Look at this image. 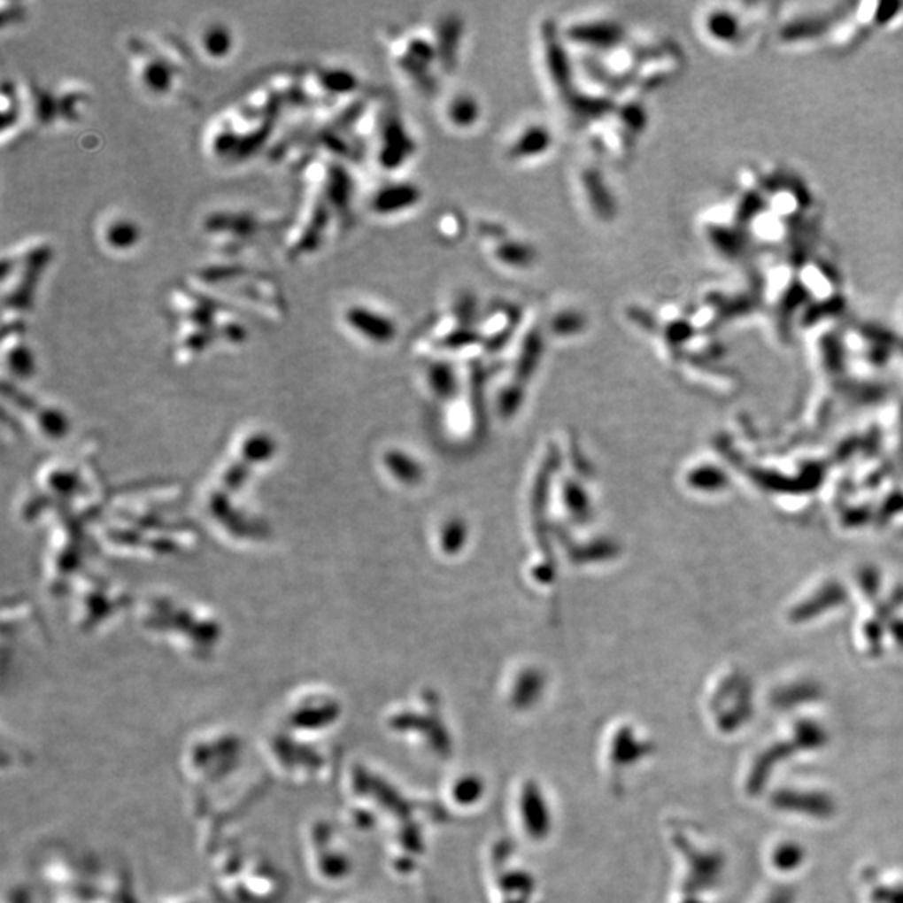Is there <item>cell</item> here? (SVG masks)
I'll use <instances>...</instances> for the list:
<instances>
[{
	"label": "cell",
	"instance_id": "obj_1",
	"mask_svg": "<svg viewBox=\"0 0 903 903\" xmlns=\"http://www.w3.org/2000/svg\"><path fill=\"white\" fill-rule=\"evenodd\" d=\"M135 82L150 97L174 96L188 74L186 60L167 45L135 39L129 47Z\"/></svg>",
	"mask_w": 903,
	"mask_h": 903
},
{
	"label": "cell",
	"instance_id": "obj_2",
	"mask_svg": "<svg viewBox=\"0 0 903 903\" xmlns=\"http://www.w3.org/2000/svg\"><path fill=\"white\" fill-rule=\"evenodd\" d=\"M52 258L49 244L41 243L27 251H12L4 255V308L5 313L12 310L29 312L35 300V291L41 286L42 274Z\"/></svg>",
	"mask_w": 903,
	"mask_h": 903
},
{
	"label": "cell",
	"instance_id": "obj_3",
	"mask_svg": "<svg viewBox=\"0 0 903 903\" xmlns=\"http://www.w3.org/2000/svg\"><path fill=\"white\" fill-rule=\"evenodd\" d=\"M542 49L544 62L547 74L551 77L552 86L557 92L567 101L577 92L574 89V71L572 62L566 47L562 44L556 26L552 22H545L542 26Z\"/></svg>",
	"mask_w": 903,
	"mask_h": 903
},
{
	"label": "cell",
	"instance_id": "obj_4",
	"mask_svg": "<svg viewBox=\"0 0 903 903\" xmlns=\"http://www.w3.org/2000/svg\"><path fill=\"white\" fill-rule=\"evenodd\" d=\"M342 320L350 330L355 331L360 338L375 345L391 343L397 336V325L390 316L378 312L368 305L361 303L348 305L342 313Z\"/></svg>",
	"mask_w": 903,
	"mask_h": 903
},
{
	"label": "cell",
	"instance_id": "obj_5",
	"mask_svg": "<svg viewBox=\"0 0 903 903\" xmlns=\"http://www.w3.org/2000/svg\"><path fill=\"white\" fill-rule=\"evenodd\" d=\"M143 226L126 212H114L101 220L97 226V240L111 255H129L143 243Z\"/></svg>",
	"mask_w": 903,
	"mask_h": 903
},
{
	"label": "cell",
	"instance_id": "obj_6",
	"mask_svg": "<svg viewBox=\"0 0 903 903\" xmlns=\"http://www.w3.org/2000/svg\"><path fill=\"white\" fill-rule=\"evenodd\" d=\"M417 143L408 129L395 114H389L380 129V148L376 152L378 163L385 169H398L415 154Z\"/></svg>",
	"mask_w": 903,
	"mask_h": 903
},
{
	"label": "cell",
	"instance_id": "obj_7",
	"mask_svg": "<svg viewBox=\"0 0 903 903\" xmlns=\"http://www.w3.org/2000/svg\"><path fill=\"white\" fill-rule=\"evenodd\" d=\"M566 35L574 44L584 45L596 50H611L622 44L626 39V29L616 20L596 19L574 24L566 32Z\"/></svg>",
	"mask_w": 903,
	"mask_h": 903
},
{
	"label": "cell",
	"instance_id": "obj_8",
	"mask_svg": "<svg viewBox=\"0 0 903 903\" xmlns=\"http://www.w3.org/2000/svg\"><path fill=\"white\" fill-rule=\"evenodd\" d=\"M196 45L201 56L211 62H225L236 50V34L229 24L220 19L206 22L196 34Z\"/></svg>",
	"mask_w": 903,
	"mask_h": 903
},
{
	"label": "cell",
	"instance_id": "obj_9",
	"mask_svg": "<svg viewBox=\"0 0 903 903\" xmlns=\"http://www.w3.org/2000/svg\"><path fill=\"white\" fill-rule=\"evenodd\" d=\"M421 189L408 181L383 184L370 197V210L378 216H391L412 210L421 203Z\"/></svg>",
	"mask_w": 903,
	"mask_h": 903
},
{
	"label": "cell",
	"instance_id": "obj_10",
	"mask_svg": "<svg viewBox=\"0 0 903 903\" xmlns=\"http://www.w3.org/2000/svg\"><path fill=\"white\" fill-rule=\"evenodd\" d=\"M581 184L592 212L602 221L614 220L617 214L616 199L601 171L592 166L586 167L581 173Z\"/></svg>",
	"mask_w": 903,
	"mask_h": 903
},
{
	"label": "cell",
	"instance_id": "obj_11",
	"mask_svg": "<svg viewBox=\"0 0 903 903\" xmlns=\"http://www.w3.org/2000/svg\"><path fill=\"white\" fill-rule=\"evenodd\" d=\"M552 143L554 137L551 129H547L544 124H530L512 141L507 156L513 161L539 158L552 148Z\"/></svg>",
	"mask_w": 903,
	"mask_h": 903
},
{
	"label": "cell",
	"instance_id": "obj_12",
	"mask_svg": "<svg viewBox=\"0 0 903 903\" xmlns=\"http://www.w3.org/2000/svg\"><path fill=\"white\" fill-rule=\"evenodd\" d=\"M462 27H464L462 20L457 15L445 17L444 20H440V26L436 27V54L438 59L444 62L445 69H453L457 62Z\"/></svg>",
	"mask_w": 903,
	"mask_h": 903
},
{
	"label": "cell",
	"instance_id": "obj_13",
	"mask_svg": "<svg viewBox=\"0 0 903 903\" xmlns=\"http://www.w3.org/2000/svg\"><path fill=\"white\" fill-rule=\"evenodd\" d=\"M313 81L325 94L330 96H345L360 88V81L350 69L335 66V67H318Z\"/></svg>",
	"mask_w": 903,
	"mask_h": 903
},
{
	"label": "cell",
	"instance_id": "obj_14",
	"mask_svg": "<svg viewBox=\"0 0 903 903\" xmlns=\"http://www.w3.org/2000/svg\"><path fill=\"white\" fill-rule=\"evenodd\" d=\"M571 109L572 118L577 122H590V120L606 118L614 111V104L609 97L604 96H590V94H579L575 92L571 99L567 101Z\"/></svg>",
	"mask_w": 903,
	"mask_h": 903
},
{
	"label": "cell",
	"instance_id": "obj_15",
	"mask_svg": "<svg viewBox=\"0 0 903 903\" xmlns=\"http://www.w3.org/2000/svg\"><path fill=\"white\" fill-rule=\"evenodd\" d=\"M479 101L470 94H459L452 99L447 107V118L455 127H472L481 118Z\"/></svg>",
	"mask_w": 903,
	"mask_h": 903
},
{
	"label": "cell",
	"instance_id": "obj_16",
	"mask_svg": "<svg viewBox=\"0 0 903 903\" xmlns=\"http://www.w3.org/2000/svg\"><path fill=\"white\" fill-rule=\"evenodd\" d=\"M494 256L512 268H526L534 263L536 250L524 241L504 240L494 250Z\"/></svg>",
	"mask_w": 903,
	"mask_h": 903
},
{
	"label": "cell",
	"instance_id": "obj_17",
	"mask_svg": "<svg viewBox=\"0 0 903 903\" xmlns=\"http://www.w3.org/2000/svg\"><path fill=\"white\" fill-rule=\"evenodd\" d=\"M387 467L398 481L415 485L423 477V468L417 459H412L405 452L393 451L385 457Z\"/></svg>",
	"mask_w": 903,
	"mask_h": 903
},
{
	"label": "cell",
	"instance_id": "obj_18",
	"mask_svg": "<svg viewBox=\"0 0 903 903\" xmlns=\"http://www.w3.org/2000/svg\"><path fill=\"white\" fill-rule=\"evenodd\" d=\"M427 380L432 391L440 398H451L457 391V374L447 361L432 363L427 368Z\"/></svg>",
	"mask_w": 903,
	"mask_h": 903
},
{
	"label": "cell",
	"instance_id": "obj_19",
	"mask_svg": "<svg viewBox=\"0 0 903 903\" xmlns=\"http://www.w3.org/2000/svg\"><path fill=\"white\" fill-rule=\"evenodd\" d=\"M542 335L539 330H530L527 333L526 342L521 350L519 360H517V376L519 378H529L530 374L537 368L541 360Z\"/></svg>",
	"mask_w": 903,
	"mask_h": 903
},
{
	"label": "cell",
	"instance_id": "obj_20",
	"mask_svg": "<svg viewBox=\"0 0 903 903\" xmlns=\"http://www.w3.org/2000/svg\"><path fill=\"white\" fill-rule=\"evenodd\" d=\"M551 328L557 336H574L586 328V318L577 310H562L552 318Z\"/></svg>",
	"mask_w": 903,
	"mask_h": 903
},
{
	"label": "cell",
	"instance_id": "obj_21",
	"mask_svg": "<svg viewBox=\"0 0 903 903\" xmlns=\"http://www.w3.org/2000/svg\"><path fill=\"white\" fill-rule=\"evenodd\" d=\"M467 542V526L460 519L449 521L440 532V545L447 554H457Z\"/></svg>",
	"mask_w": 903,
	"mask_h": 903
},
{
	"label": "cell",
	"instance_id": "obj_22",
	"mask_svg": "<svg viewBox=\"0 0 903 903\" xmlns=\"http://www.w3.org/2000/svg\"><path fill=\"white\" fill-rule=\"evenodd\" d=\"M617 116L628 135H637L646 126V111L644 105L637 103H628L617 109Z\"/></svg>",
	"mask_w": 903,
	"mask_h": 903
},
{
	"label": "cell",
	"instance_id": "obj_23",
	"mask_svg": "<svg viewBox=\"0 0 903 903\" xmlns=\"http://www.w3.org/2000/svg\"><path fill=\"white\" fill-rule=\"evenodd\" d=\"M406 56H410L412 59L421 62L423 66L430 67V64L434 60L438 59V54H436V47L434 42L423 39V37H410L405 47Z\"/></svg>",
	"mask_w": 903,
	"mask_h": 903
}]
</instances>
